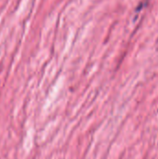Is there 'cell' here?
Masks as SVG:
<instances>
[]
</instances>
